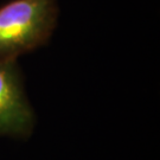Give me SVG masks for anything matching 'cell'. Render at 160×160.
<instances>
[{
	"mask_svg": "<svg viewBox=\"0 0 160 160\" xmlns=\"http://www.w3.org/2000/svg\"><path fill=\"white\" fill-rule=\"evenodd\" d=\"M57 0H13L0 8V61L14 62L50 38Z\"/></svg>",
	"mask_w": 160,
	"mask_h": 160,
	"instance_id": "6da1fadb",
	"label": "cell"
},
{
	"mask_svg": "<svg viewBox=\"0 0 160 160\" xmlns=\"http://www.w3.org/2000/svg\"><path fill=\"white\" fill-rule=\"evenodd\" d=\"M33 122V112L16 64L0 61V135H28Z\"/></svg>",
	"mask_w": 160,
	"mask_h": 160,
	"instance_id": "7a4b0ae2",
	"label": "cell"
}]
</instances>
